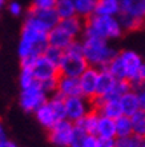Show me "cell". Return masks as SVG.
Listing matches in <instances>:
<instances>
[{
  "label": "cell",
  "instance_id": "41",
  "mask_svg": "<svg viewBox=\"0 0 145 147\" xmlns=\"http://www.w3.org/2000/svg\"><path fill=\"white\" fill-rule=\"evenodd\" d=\"M8 4V0H0V11L4 9V7H7Z\"/></svg>",
  "mask_w": 145,
  "mask_h": 147
},
{
  "label": "cell",
  "instance_id": "26",
  "mask_svg": "<svg viewBox=\"0 0 145 147\" xmlns=\"http://www.w3.org/2000/svg\"><path fill=\"white\" fill-rule=\"evenodd\" d=\"M116 123V136L117 138H125V136L133 135V128H132V120L130 116L121 115L115 120Z\"/></svg>",
  "mask_w": 145,
  "mask_h": 147
},
{
  "label": "cell",
  "instance_id": "12",
  "mask_svg": "<svg viewBox=\"0 0 145 147\" xmlns=\"http://www.w3.org/2000/svg\"><path fill=\"white\" fill-rule=\"evenodd\" d=\"M56 94L61 95L63 98H72V96H79L81 95V88H80V82L79 78L73 76H65V75H60L57 79V90Z\"/></svg>",
  "mask_w": 145,
  "mask_h": 147
},
{
  "label": "cell",
  "instance_id": "23",
  "mask_svg": "<svg viewBox=\"0 0 145 147\" xmlns=\"http://www.w3.org/2000/svg\"><path fill=\"white\" fill-rule=\"evenodd\" d=\"M96 5H97V0H75L77 16L85 20L92 15H95Z\"/></svg>",
  "mask_w": 145,
  "mask_h": 147
},
{
  "label": "cell",
  "instance_id": "20",
  "mask_svg": "<svg viewBox=\"0 0 145 147\" xmlns=\"http://www.w3.org/2000/svg\"><path fill=\"white\" fill-rule=\"evenodd\" d=\"M121 12L145 23V0H120Z\"/></svg>",
  "mask_w": 145,
  "mask_h": 147
},
{
  "label": "cell",
  "instance_id": "36",
  "mask_svg": "<svg viewBox=\"0 0 145 147\" xmlns=\"http://www.w3.org/2000/svg\"><path fill=\"white\" fill-rule=\"evenodd\" d=\"M7 9L12 16H20L21 12H23V5H21L19 1H15V0H13V1L7 4Z\"/></svg>",
  "mask_w": 145,
  "mask_h": 147
},
{
  "label": "cell",
  "instance_id": "4",
  "mask_svg": "<svg viewBox=\"0 0 145 147\" xmlns=\"http://www.w3.org/2000/svg\"><path fill=\"white\" fill-rule=\"evenodd\" d=\"M142 64L144 60L137 52L126 50L117 52V55L107 66V70L118 80H128L130 83Z\"/></svg>",
  "mask_w": 145,
  "mask_h": 147
},
{
  "label": "cell",
  "instance_id": "31",
  "mask_svg": "<svg viewBox=\"0 0 145 147\" xmlns=\"http://www.w3.org/2000/svg\"><path fill=\"white\" fill-rule=\"evenodd\" d=\"M142 142L144 140L137 138V136L129 135L125 138H116L115 147H140Z\"/></svg>",
  "mask_w": 145,
  "mask_h": 147
},
{
  "label": "cell",
  "instance_id": "21",
  "mask_svg": "<svg viewBox=\"0 0 145 147\" xmlns=\"http://www.w3.org/2000/svg\"><path fill=\"white\" fill-rule=\"evenodd\" d=\"M99 118H100V114L93 109L92 111L88 112L83 119H80L75 124H76L77 127H80L87 135H96L97 124H99Z\"/></svg>",
  "mask_w": 145,
  "mask_h": 147
},
{
  "label": "cell",
  "instance_id": "16",
  "mask_svg": "<svg viewBox=\"0 0 145 147\" xmlns=\"http://www.w3.org/2000/svg\"><path fill=\"white\" fill-rule=\"evenodd\" d=\"M57 26L64 32H67L72 39L76 40L79 36L84 34L85 22L84 19H81L80 16L76 15V16H72V18H68V19H61Z\"/></svg>",
  "mask_w": 145,
  "mask_h": 147
},
{
  "label": "cell",
  "instance_id": "6",
  "mask_svg": "<svg viewBox=\"0 0 145 147\" xmlns=\"http://www.w3.org/2000/svg\"><path fill=\"white\" fill-rule=\"evenodd\" d=\"M45 102H48V94L43 90L39 82L35 83L33 86L28 87V88H23L20 91L19 105L21 110H24L25 112L33 114Z\"/></svg>",
  "mask_w": 145,
  "mask_h": 147
},
{
  "label": "cell",
  "instance_id": "35",
  "mask_svg": "<svg viewBox=\"0 0 145 147\" xmlns=\"http://www.w3.org/2000/svg\"><path fill=\"white\" fill-rule=\"evenodd\" d=\"M56 3H57V0H33L32 7L40 8V9H44V8H55Z\"/></svg>",
  "mask_w": 145,
  "mask_h": 147
},
{
  "label": "cell",
  "instance_id": "11",
  "mask_svg": "<svg viewBox=\"0 0 145 147\" xmlns=\"http://www.w3.org/2000/svg\"><path fill=\"white\" fill-rule=\"evenodd\" d=\"M93 103V109L99 112L100 115L111 118V119H117L118 116L124 115L120 105V99H101V98H96L92 100Z\"/></svg>",
  "mask_w": 145,
  "mask_h": 147
},
{
  "label": "cell",
  "instance_id": "32",
  "mask_svg": "<svg viewBox=\"0 0 145 147\" xmlns=\"http://www.w3.org/2000/svg\"><path fill=\"white\" fill-rule=\"evenodd\" d=\"M145 84V62L141 67H140V70L136 74V76L130 80V86H132V88L133 90H141Z\"/></svg>",
  "mask_w": 145,
  "mask_h": 147
},
{
  "label": "cell",
  "instance_id": "37",
  "mask_svg": "<svg viewBox=\"0 0 145 147\" xmlns=\"http://www.w3.org/2000/svg\"><path fill=\"white\" fill-rule=\"evenodd\" d=\"M83 147H101V142L96 135H87Z\"/></svg>",
  "mask_w": 145,
  "mask_h": 147
},
{
  "label": "cell",
  "instance_id": "19",
  "mask_svg": "<svg viewBox=\"0 0 145 147\" xmlns=\"http://www.w3.org/2000/svg\"><path fill=\"white\" fill-rule=\"evenodd\" d=\"M73 40L75 39L71 38L59 26H56L48 32V46L56 47V48H60V50H67Z\"/></svg>",
  "mask_w": 145,
  "mask_h": 147
},
{
  "label": "cell",
  "instance_id": "42",
  "mask_svg": "<svg viewBox=\"0 0 145 147\" xmlns=\"http://www.w3.org/2000/svg\"><path fill=\"white\" fill-rule=\"evenodd\" d=\"M140 147H145V140H144V142H142V143H141V146H140Z\"/></svg>",
  "mask_w": 145,
  "mask_h": 147
},
{
  "label": "cell",
  "instance_id": "40",
  "mask_svg": "<svg viewBox=\"0 0 145 147\" xmlns=\"http://www.w3.org/2000/svg\"><path fill=\"white\" fill-rule=\"evenodd\" d=\"M138 95H140V100H141V109L145 110V91L138 90Z\"/></svg>",
  "mask_w": 145,
  "mask_h": 147
},
{
  "label": "cell",
  "instance_id": "38",
  "mask_svg": "<svg viewBox=\"0 0 145 147\" xmlns=\"http://www.w3.org/2000/svg\"><path fill=\"white\" fill-rule=\"evenodd\" d=\"M4 139H7V131H5V127H4L3 122L0 120V142Z\"/></svg>",
  "mask_w": 145,
  "mask_h": 147
},
{
  "label": "cell",
  "instance_id": "1",
  "mask_svg": "<svg viewBox=\"0 0 145 147\" xmlns=\"http://www.w3.org/2000/svg\"><path fill=\"white\" fill-rule=\"evenodd\" d=\"M48 32L49 30L44 24L28 13L21 27L20 42L17 46V54L20 58L21 68H31L35 64L36 59L43 55L48 46Z\"/></svg>",
  "mask_w": 145,
  "mask_h": 147
},
{
  "label": "cell",
  "instance_id": "3",
  "mask_svg": "<svg viewBox=\"0 0 145 147\" xmlns=\"http://www.w3.org/2000/svg\"><path fill=\"white\" fill-rule=\"evenodd\" d=\"M83 54L87 59L89 67L95 68H107V66L112 62V59L117 55V51L107 40L97 38H83Z\"/></svg>",
  "mask_w": 145,
  "mask_h": 147
},
{
  "label": "cell",
  "instance_id": "29",
  "mask_svg": "<svg viewBox=\"0 0 145 147\" xmlns=\"http://www.w3.org/2000/svg\"><path fill=\"white\" fill-rule=\"evenodd\" d=\"M43 55H44L51 63H53V64H56V66L59 67L61 59L64 56V50H60V48H56V47H52V46H47V48L44 50Z\"/></svg>",
  "mask_w": 145,
  "mask_h": 147
},
{
  "label": "cell",
  "instance_id": "13",
  "mask_svg": "<svg viewBox=\"0 0 145 147\" xmlns=\"http://www.w3.org/2000/svg\"><path fill=\"white\" fill-rule=\"evenodd\" d=\"M33 114H35L36 120L39 122V124H40L41 127H44L45 130L52 128L55 124L60 120L57 114H56V111H55L53 107H52V105L49 103V100L45 102L43 106H40Z\"/></svg>",
  "mask_w": 145,
  "mask_h": 147
},
{
  "label": "cell",
  "instance_id": "22",
  "mask_svg": "<svg viewBox=\"0 0 145 147\" xmlns=\"http://www.w3.org/2000/svg\"><path fill=\"white\" fill-rule=\"evenodd\" d=\"M121 12L120 0H97L95 13L103 16H118Z\"/></svg>",
  "mask_w": 145,
  "mask_h": 147
},
{
  "label": "cell",
  "instance_id": "25",
  "mask_svg": "<svg viewBox=\"0 0 145 147\" xmlns=\"http://www.w3.org/2000/svg\"><path fill=\"white\" fill-rule=\"evenodd\" d=\"M55 9L57 12L60 19H68L72 16H76V7H75V0H57L55 5Z\"/></svg>",
  "mask_w": 145,
  "mask_h": 147
},
{
  "label": "cell",
  "instance_id": "7",
  "mask_svg": "<svg viewBox=\"0 0 145 147\" xmlns=\"http://www.w3.org/2000/svg\"><path fill=\"white\" fill-rule=\"evenodd\" d=\"M75 132V123L68 119H61L48 130V139L57 147H69Z\"/></svg>",
  "mask_w": 145,
  "mask_h": 147
},
{
  "label": "cell",
  "instance_id": "27",
  "mask_svg": "<svg viewBox=\"0 0 145 147\" xmlns=\"http://www.w3.org/2000/svg\"><path fill=\"white\" fill-rule=\"evenodd\" d=\"M117 19L120 22V24H121L124 31H138V30H141L145 26L144 22L136 19V18H133V16H130V15L122 13V12L118 13Z\"/></svg>",
  "mask_w": 145,
  "mask_h": 147
},
{
  "label": "cell",
  "instance_id": "17",
  "mask_svg": "<svg viewBox=\"0 0 145 147\" xmlns=\"http://www.w3.org/2000/svg\"><path fill=\"white\" fill-rule=\"evenodd\" d=\"M29 13L33 15L35 18H37L40 22H41L44 26H45L48 30H52L59 24L60 22V18H59L57 12L55 8H44V9H40V8H33L31 7Z\"/></svg>",
  "mask_w": 145,
  "mask_h": 147
},
{
  "label": "cell",
  "instance_id": "10",
  "mask_svg": "<svg viewBox=\"0 0 145 147\" xmlns=\"http://www.w3.org/2000/svg\"><path fill=\"white\" fill-rule=\"evenodd\" d=\"M97 79H99V68H95V67H88L79 78L81 95L89 100H93L96 98Z\"/></svg>",
  "mask_w": 145,
  "mask_h": 147
},
{
  "label": "cell",
  "instance_id": "14",
  "mask_svg": "<svg viewBox=\"0 0 145 147\" xmlns=\"http://www.w3.org/2000/svg\"><path fill=\"white\" fill-rule=\"evenodd\" d=\"M120 105H121L122 114L126 116H132L137 111L141 110V100H140V95H138L137 90H130L125 95L120 98Z\"/></svg>",
  "mask_w": 145,
  "mask_h": 147
},
{
  "label": "cell",
  "instance_id": "9",
  "mask_svg": "<svg viewBox=\"0 0 145 147\" xmlns=\"http://www.w3.org/2000/svg\"><path fill=\"white\" fill-rule=\"evenodd\" d=\"M32 72H33L35 78H36V80L39 83L60 76L59 67L56 64H53V63H51L44 55H40L36 59L35 64L32 66Z\"/></svg>",
  "mask_w": 145,
  "mask_h": 147
},
{
  "label": "cell",
  "instance_id": "28",
  "mask_svg": "<svg viewBox=\"0 0 145 147\" xmlns=\"http://www.w3.org/2000/svg\"><path fill=\"white\" fill-rule=\"evenodd\" d=\"M132 90V86L128 80H118L116 82L115 87L112 90V92L108 95L107 98H101V99H120L122 95H125L128 91Z\"/></svg>",
  "mask_w": 145,
  "mask_h": 147
},
{
  "label": "cell",
  "instance_id": "43",
  "mask_svg": "<svg viewBox=\"0 0 145 147\" xmlns=\"http://www.w3.org/2000/svg\"><path fill=\"white\" fill-rule=\"evenodd\" d=\"M141 90H142V91H145V84H144V87H142V88H141Z\"/></svg>",
  "mask_w": 145,
  "mask_h": 147
},
{
  "label": "cell",
  "instance_id": "8",
  "mask_svg": "<svg viewBox=\"0 0 145 147\" xmlns=\"http://www.w3.org/2000/svg\"><path fill=\"white\" fill-rule=\"evenodd\" d=\"M92 110H93L92 100L87 99L83 95L65 99V115H67V119L73 122V123H76L80 119H83Z\"/></svg>",
  "mask_w": 145,
  "mask_h": 147
},
{
  "label": "cell",
  "instance_id": "15",
  "mask_svg": "<svg viewBox=\"0 0 145 147\" xmlns=\"http://www.w3.org/2000/svg\"><path fill=\"white\" fill-rule=\"evenodd\" d=\"M116 79L107 68L99 70V79H97V91H96V98H107L112 92L115 87ZM95 98V99H96Z\"/></svg>",
  "mask_w": 145,
  "mask_h": 147
},
{
  "label": "cell",
  "instance_id": "24",
  "mask_svg": "<svg viewBox=\"0 0 145 147\" xmlns=\"http://www.w3.org/2000/svg\"><path fill=\"white\" fill-rule=\"evenodd\" d=\"M132 120V128H133V135L145 140V110H140L136 114L130 116Z\"/></svg>",
  "mask_w": 145,
  "mask_h": 147
},
{
  "label": "cell",
  "instance_id": "30",
  "mask_svg": "<svg viewBox=\"0 0 145 147\" xmlns=\"http://www.w3.org/2000/svg\"><path fill=\"white\" fill-rule=\"evenodd\" d=\"M19 83H20V88L23 90L33 86L35 83H37V80H36V78H35L31 68H21L19 76Z\"/></svg>",
  "mask_w": 145,
  "mask_h": 147
},
{
  "label": "cell",
  "instance_id": "2",
  "mask_svg": "<svg viewBox=\"0 0 145 147\" xmlns=\"http://www.w3.org/2000/svg\"><path fill=\"white\" fill-rule=\"evenodd\" d=\"M121 24L117 16L92 15L85 20V27L83 38H97L103 40H113L122 35Z\"/></svg>",
  "mask_w": 145,
  "mask_h": 147
},
{
  "label": "cell",
  "instance_id": "34",
  "mask_svg": "<svg viewBox=\"0 0 145 147\" xmlns=\"http://www.w3.org/2000/svg\"><path fill=\"white\" fill-rule=\"evenodd\" d=\"M57 79L59 78H55V79H49V80L41 82L40 86H41L43 90H44L48 95H49V94H55L56 90H57Z\"/></svg>",
  "mask_w": 145,
  "mask_h": 147
},
{
  "label": "cell",
  "instance_id": "39",
  "mask_svg": "<svg viewBox=\"0 0 145 147\" xmlns=\"http://www.w3.org/2000/svg\"><path fill=\"white\" fill-rule=\"evenodd\" d=\"M0 147H17V146H16L12 140H9L7 138V139H4V140H1V142H0Z\"/></svg>",
  "mask_w": 145,
  "mask_h": 147
},
{
  "label": "cell",
  "instance_id": "18",
  "mask_svg": "<svg viewBox=\"0 0 145 147\" xmlns=\"http://www.w3.org/2000/svg\"><path fill=\"white\" fill-rule=\"evenodd\" d=\"M96 136H97L99 139H104V140H116L117 136H116L115 119H111V118L100 115Z\"/></svg>",
  "mask_w": 145,
  "mask_h": 147
},
{
  "label": "cell",
  "instance_id": "33",
  "mask_svg": "<svg viewBox=\"0 0 145 147\" xmlns=\"http://www.w3.org/2000/svg\"><path fill=\"white\" fill-rule=\"evenodd\" d=\"M85 136H87V134H85L80 127H77L76 124H75V132H73L72 140H71V146L69 147H83Z\"/></svg>",
  "mask_w": 145,
  "mask_h": 147
},
{
  "label": "cell",
  "instance_id": "5",
  "mask_svg": "<svg viewBox=\"0 0 145 147\" xmlns=\"http://www.w3.org/2000/svg\"><path fill=\"white\" fill-rule=\"evenodd\" d=\"M88 67L89 64L83 54V44L76 39L67 50H64V56L59 64V72L65 76L80 78V75Z\"/></svg>",
  "mask_w": 145,
  "mask_h": 147
}]
</instances>
